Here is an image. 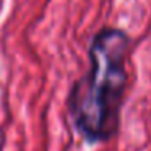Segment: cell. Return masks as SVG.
Wrapping results in <instances>:
<instances>
[{"label":"cell","mask_w":151,"mask_h":151,"mask_svg":"<svg viewBox=\"0 0 151 151\" xmlns=\"http://www.w3.org/2000/svg\"><path fill=\"white\" fill-rule=\"evenodd\" d=\"M128 37L120 29H102L89 50V72L73 86L70 112L78 130L91 141L111 138L119 128L127 88Z\"/></svg>","instance_id":"cell-1"}]
</instances>
